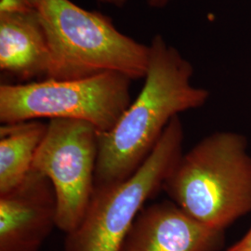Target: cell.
<instances>
[{
	"label": "cell",
	"instance_id": "obj_7",
	"mask_svg": "<svg viewBox=\"0 0 251 251\" xmlns=\"http://www.w3.org/2000/svg\"><path fill=\"white\" fill-rule=\"evenodd\" d=\"M57 198L50 180L34 169L0 195V251H37L56 227Z\"/></svg>",
	"mask_w": 251,
	"mask_h": 251
},
{
	"label": "cell",
	"instance_id": "obj_1",
	"mask_svg": "<svg viewBox=\"0 0 251 251\" xmlns=\"http://www.w3.org/2000/svg\"><path fill=\"white\" fill-rule=\"evenodd\" d=\"M144 87L116 126L100 133L95 185L120 182L139 170L151 154L173 117L202 107L209 91L192 85V63L167 44L152 37Z\"/></svg>",
	"mask_w": 251,
	"mask_h": 251
},
{
	"label": "cell",
	"instance_id": "obj_3",
	"mask_svg": "<svg viewBox=\"0 0 251 251\" xmlns=\"http://www.w3.org/2000/svg\"><path fill=\"white\" fill-rule=\"evenodd\" d=\"M36 10L50 50L46 79L74 80L106 72L132 80L145 77L149 46L122 34L106 15L71 0H36Z\"/></svg>",
	"mask_w": 251,
	"mask_h": 251
},
{
	"label": "cell",
	"instance_id": "obj_8",
	"mask_svg": "<svg viewBox=\"0 0 251 251\" xmlns=\"http://www.w3.org/2000/svg\"><path fill=\"white\" fill-rule=\"evenodd\" d=\"M225 231L201 224L173 201L144 206L120 251H219Z\"/></svg>",
	"mask_w": 251,
	"mask_h": 251
},
{
	"label": "cell",
	"instance_id": "obj_6",
	"mask_svg": "<svg viewBox=\"0 0 251 251\" xmlns=\"http://www.w3.org/2000/svg\"><path fill=\"white\" fill-rule=\"evenodd\" d=\"M100 132L88 122L50 119L32 169L50 180L57 198L56 227L68 234L81 224L95 185Z\"/></svg>",
	"mask_w": 251,
	"mask_h": 251
},
{
	"label": "cell",
	"instance_id": "obj_5",
	"mask_svg": "<svg viewBox=\"0 0 251 251\" xmlns=\"http://www.w3.org/2000/svg\"><path fill=\"white\" fill-rule=\"evenodd\" d=\"M129 77L106 72L74 80L33 81L0 86V122L73 119L88 122L100 133L112 130L129 107Z\"/></svg>",
	"mask_w": 251,
	"mask_h": 251
},
{
	"label": "cell",
	"instance_id": "obj_12",
	"mask_svg": "<svg viewBox=\"0 0 251 251\" xmlns=\"http://www.w3.org/2000/svg\"><path fill=\"white\" fill-rule=\"evenodd\" d=\"M227 251H251V227L242 238L233 244Z\"/></svg>",
	"mask_w": 251,
	"mask_h": 251
},
{
	"label": "cell",
	"instance_id": "obj_2",
	"mask_svg": "<svg viewBox=\"0 0 251 251\" xmlns=\"http://www.w3.org/2000/svg\"><path fill=\"white\" fill-rule=\"evenodd\" d=\"M162 190L201 224L225 231L251 212V156L247 138L232 131L207 135L182 152Z\"/></svg>",
	"mask_w": 251,
	"mask_h": 251
},
{
	"label": "cell",
	"instance_id": "obj_10",
	"mask_svg": "<svg viewBox=\"0 0 251 251\" xmlns=\"http://www.w3.org/2000/svg\"><path fill=\"white\" fill-rule=\"evenodd\" d=\"M48 128L40 120L0 126V195L16 187L31 171Z\"/></svg>",
	"mask_w": 251,
	"mask_h": 251
},
{
	"label": "cell",
	"instance_id": "obj_4",
	"mask_svg": "<svg viewBox=\"0 0 251 251\" xmlns=\"http://www.w3.org/2000/svg\"><path fill=\"white\" fill-rule=\"evenodd\" d=\"M183 126L173 117L151 154L128 179L94 185L79 226L66 234L65 251H120L145 203L162 190L182 154Z\"/></svg>",
	"mask_w": 251,
	"mask_h": 251
},
{
	"label": "cell",
	"instance_id": "obj_14",
	"mask_svg": "<svg viewBox=\"0 0 251 251\" xmlns=\"http://www.w3.org/2000/svg\"><path fill=\"white\" fill-rule=\"evenodd\" d=\"M98 1L108 5H112L117 8H123L127 2V0H98Z\"/></svg>",
	"mask_w": 251,
	"mask_h": 251
},
{
	"label": "cell",
	"instance_id": "obj_13",
	"mask_svg": "<svg viewBox=\"0 0 251 251\" xmlns=\"http://www.w3.org/2000/svg\"><path fill=\"white\" fill-rule=\"evenodd\" d=\"M171 0H148V5L152 9H162L166 7Z\"/></svg>",
	"mask_w": 251,
	"mask_h": 251
},
{
	"label": "cell",
	"instance_id": "obj_9",
	"mask_svg": "<svg viewBox=\"0 0 251 251\" xmlns=\"http://www.w3.org/2000/svg\"><path fill=\"white\" fill-rule=\"evenodd\" d=\"M49 38L37 10L0 13V70L28 83L46 79Z\"/></svg>",
	"mask_w": 251,
	"mask_h": 251
},
{
	"label": "cell",
	"instance_id": "obj_11",
	"mask_svg": "<svg viewBox=\"0 0 251 251\" xmlns=\"http://www.w3.org/2000/svg\"><path fill=\"white\" fill-rule=\"evenodd\" d=\"M36 9V0H0V13Z\"/></svg>",
	"mask_w": 251,
	"mask_h": 251
}]
</instances>
